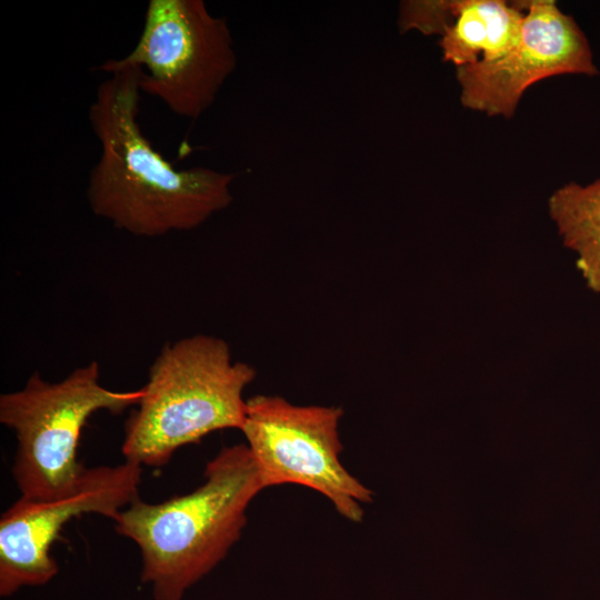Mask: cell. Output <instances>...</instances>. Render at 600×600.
Listing matches in <instances>:
<instances>
[{
	"mask_svg": "<svg viewBox=\"0 0 600 600\" xmlns=\"http://www.w3.org/2000/svg\"><path fill=\"white\" fill-rule=\"evenodd\" d=\"M264 488L247 444L224 447L207 463L204 482L163 502L140 498L114 520L142 559L141 581L154 600H182L239 540L247 510Z\"/></svg>",
	"mask_w": 600,
	"mask_h": 600,
	"instance_id": "cell-2",
	"label": "cell"
},
{
	"mask_svg": "<svg viewBox=\"0 0 600 600\" xmlns=\"http://www.w3.org/2000/svg\"><path fill=\"white\" fill-rule=\"evenodd\" d=\"M94 70L110 76L89 109L101 150L87 189L92 212L134 236L159 237L192 230L229 207L234 172L177 169L143 134L142 69L109 59Z\"/></svg>",
	"mask_w": 600,
	"mask_h": 600,
	"instance_id": "cell-1",
	"label": "cell"
},
{
	"mask_svg": "<svg viewBox=\"0 0 600 600\" xmlns=\"http://www.w3.org/2000/svg\"><path fill=\"white\" fill-rule=\"evenodd\" d=\"M142 396V388L117 391L100 384L96 361L54 383L34 371L22 389L1 394L0 422L18 441L12 476L20 497L49 499L71 489L86 469L77 454L89 418L101 410L122 412Z\"/></svg>",
	"mask_w": 600,
	"mask_h": 600,
	"instance_id": "cell-4",
	"label": "cell"
},
{
	"mask_svg": "<svg viewBox=\"0 0 600 600\" xmlns=\"http://www.w3.org/2000/svg\"><path fill=\"white\" fill-rule=\"evenodd\" d=\"M256 369L233 361L229 344L196 334L167 343L150 367L143 396L124 423L126 461L161 467L184 446L223 429H241L244 389Z\"/></svg>",
	"mask_w": 600,
	"mask_h": 600,
	"instance_id": "cell-3",
	"label": "cell"
},
{
	"mask_svg": "<svg viewBox=\"0 0 600 600\" xmlns=\"http://www.w3.org/2000/svg\"><path fill=\"white\" fill-rule=\"evenodd\" d=\"M339 407L297 406L278 396L247 400L241 431L263 488L300 484L324 496L344 519L358 523L371 491L341 463Z\"/></svg>",
	"mask_w": 600,
	"mask_h": 600,
	"instance_id": "cell-6",
	"label": "cell"
},
{
	"mask_svg": "<svg viewBox=\"0 0 600 600\" xmlns=\"http://www.w3.org/2000/svg\"><path fill=\"white\" fill-rule=\"evenodd\" d=\"M141 476L142 467L130 461L86 468L60 496L13 502L0 519V596L50 582L59 571L51 548L66 522L86 513L114 521L140 498Z\"/></svg>",
	"mask_w": 600,
	"mask_h": 600,
	"instance_id": "cell-7",
	"label": "cell"
},
{
	"mask_svg": "<svg viewBox=\"0 0 600 600\" xmlns=\"http://www.w3.org/2000/svg\"><path fill=\"white\" fill-rule=\"evenodd\" d=\"M548 209L563 244L577 254L587 287L600 294V178L563 184L550 196Z\"/></svg>",
	"mask_w": 600,
	"mask_h": 600,
	"instance_id": "cell-10",
	"label": "cell"
},
{
	"mask_svg": "<svg viewBox=\"0 0 600 600\" xmlns=\"http://www.w3.org/2000/svg\"><path fill=\"white\" fill-rule=\"evenodd\" d=\"M113 61L140 67L141 92L191 120L212 106L237 68L227 19L202 0H150L137 44Z\"/></svg>",
	"mask_w": 600,
	"mask_h": 600,
	"instance_id": "cell-5",
	"label": "cell"
},
{
	"mask_svg": "<svg viewBox=\"0 0 600 600\" xmlns=\"http://www.w3.org/2000/svg\"><path fill=\"white\" fill-rule=\"evenodd\" d=\"M523 16V1L443 0V60L458 68L501 57L518 40Z\"/></svg>",
	"mask_w": 600,
	"mask_h": 600,
	"instance_id": "cell-9",
	"label": "cell"
},
{
	"mask_svg": "<svg viewBox=\"0 0 600 600\" xmlns=\"http://www.w3.org/2000/svg\"><path fill=\"white\" fill-rule=\"evenodd\" d=\"M523 6L519 38L504 54L456 68L464 108L509 119L526 90L540 80L599 74L589 40L572 16L552 0H529Z\"/></svg>",
	"mask_w": 600,
	"mask_h": 600,
	"instance_id": "cell-8",
	"label": "cell"
}]
</instances>
